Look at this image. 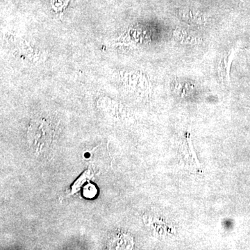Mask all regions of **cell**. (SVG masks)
<instances>
[{
  "label": "cell",
  "instance_id": "3957f363",
  "mask_svg": "<svg viewBox=\"0 0 250 250\" xmlns=\"http://www.w3.org/2000/svg\"><path fill=\"white\" fill-rule=\"evenodd\" d=\"M179 17L184 22L192 25H204L207 23V18L200 11L193 9H182L179 11Z\"/></svg>",
  "mask_w": 250,
  "mask_h": 250
},
{
  "label": "cell",
  "instance_id": "6da1fadb",
  "mask_svg": "<svg viewBox=\"0 0 250 250\" xmlns=\"http://www.w3.org/2000/svg\"><path fill=\"white\" fill-rule=\"evenodd\" d=\"M236 51L231 49L225 51L218 56L216 62V72L218 80L223 84L228 85L231 81L230 71L231 63L234 58Z\"/></svg>",
  "mask_w": 250,
  "mask_h": 250
},
{
  "label": "cell",
  "instance_id": "7a4b0ae2",
  "mask_svg": "<svg viewBox=\"0 0 250 250\" xmlns=\"http://www.w3.org/2000/svg\"><path fill=\"white\" fill-rule=\"evenodd\" d=\"M173 38L176 42L182 45H197L202 42L201 36L197 33L184 27L176 28Z\"/></svg>",
  "mask_w": 250,
  "mask_h": 250
},
{
  "label": "cell",
  "instance_id": "277c9868",
  "mask_svg": "<svg viewBox=\"0 0 250 250\" xmlns=\"http://www.w3.org/2000/svg\"><path fill=\"white\" fill-rule=\"evenodd\" d=\"M172 90L178 96L187 97L194 90V85L191 82L182 79H176L172 83Z\"/></svg>",
  "mask_w": 250,
  "mask_h": 250
}]
</instances>
